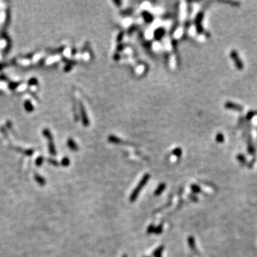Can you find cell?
I'll use <instances>...</instances> for the list:
<instances>
[{"label": "cell", "mask_w": 257, "mask_h": 257, "mask_svg": "<svg viewBox=\"0 0 257 257\" xmlns=\"http://www.w3.org/2000/svg\"><path fill=\"white\" fill-rule=\"evenodd\" d=\"M149 178H150V175H149V174H144V176H143V177L141 178V181H139L138 184L136 186V187L134 189V190L133 191V192H132V194H131L130 198H129L131 202H134V201L136 199V198L138 197L141 190L143 189V187L146 185V184H147V181H149Z\"/></svg>", "instance_id": "1"}, {"label": "cell", "mask_w": 257, "mask_h": 257, "mask_svg": "<svg viewBox=\"0 0 257 257\" xmlns=\"http://www.w3.org/2000/svg\"><path fill=\"white\" fill-rule=\"evenodd\" d=\"M165 188H166V184H164V183H161V184H160L158 186V187L156 188V190H155L154 194L156 195V196H159V195L164 192Z\"/></svg>", "instance_id": "2"}, {"label": "cell", "mask_w": 257, "mask_h": 257, "mask_svg": "<svg viewBox=\"0 0 257 257\" xmlns=\"http://www.w3.org/2000/svg\"><path fill=\"white\" fill-rule=\"evenodd\" d=\"M164 247L163 246H160L159 247H158L156 250L154 252L153 255L154 257H161V254H162L163 250H164Z\"/></svg>", "instance_id": "3"}, {"label": "cell", "mask_w": 257, "mask_h": 257, "mask_svg": "<svg viewBox=\"0 0 257 257\" xmlns=\"http://www.w3.org/2000/svg\"><path fill=\"white\" fill-rule=\"evenodd\" d=\"M24 107H25V109H27V111H28V112H32V111L33 110V107H32L30 101H26L25 104H24Z\"/></svg>", "instance_id": "4"}, {"label": "cell", "mask_w": 257, "mask_h": 257, "mask_svg": "<svg viewBox=\"0 0 257 257\" xmlns=\"http://www.w3.org/2000/svg\"><path fill=\"white\" fill-rule=\"evenodd\" d=\"M162 231H163L162 226L159 225V226H158V227H155L154 231L153 233L156 234H161V232H162Z\"/></svg>", "instance_id": "5"}, {"label": "cell", "mask_w": 257, "mask_h": 257, "mask_svg": "<svg viewBox=\"0 0 257 257\" xmlns=\"http://www.w3.org/2000/svg\"><path fill=\"white\" fill-rule=\"evenodd\" d=\"M188 243H189V246H190L191 249H195V242H194V240L193 238L189 237L188 238Z\"/></svg>", "instance_id": "6"}, {"label": "cell", "mask_w": 257, "mask_h": 257, "mask_svg": "<svg viewBox=\"0 0 257 257\" xmlns=\"http://www.w3.org/2000/svg\"><path fill=\"white\" fill-rule=\"evenodd\" d=\"M68 145L71 147V149H73V150H76V149H77V147H76V145L73 142V141H72V140H69V141H68Z\"/></svg>", "instance_id": "7"}, {"label": "cell", "mask_w": 257, "mask_h": 257, "mask_svg": "<svg viewBox=\"0 0 257 257\" xmlns=\"http://www.w3.org/2000/svg\"><path fill=\"white\" fill-rule=\"evenodd\" d=\"M154 229H155V227L153 225V224H152V225L149 226V227H148V229H147V233L148 234L153 233L154 231Z\"/></svg>", "instance_id": "8"}, {"label": "cell", "mask_w": 257, "mask_h": 257, "mask_svg": "<svg viewBox=\"0 0 257 257\" xmlns=\"http://www.w3.org/2000/svg\"><path fill=\"white\" fill-rule=\"evenodd\" d=\"M173 153H174V154L176 155V156H181V150L179 148H177V149H175Z\"/></svg>", "instance_id": "9"}, {"label": "cell", "mask_w": 257, "mask_h": 257, "mask_svg": "<svg viewBox=\"0 0 257 257\" xmlns=\"http://www.w3.org/2000/svg\"><path fill=\"white\" fill-rule=\"evenodd\" d=\"M192 191H193V192H199V188H198L197 186H196V185H192Z\"/></svg>", "instance_id": "10"}, {"label": "cell", "mask_w": 257, "mask_h": 257, "mask_svg": "<svg viewBox=\"0 0 257 257\" xmlns=\"http://www.w3.org/2000/svg\"><path fill=\"white\" fill-rule=\"evenodd\" d=\"M122 257H127V255H124V256H123Z\"/></svg>", "instance_id": "11"}]
</instances>
